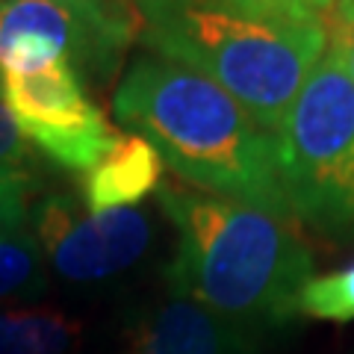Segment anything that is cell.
Returning <instances> with one entry per match:
<instances>
[{"instance_id":"5","label":"cell","mask_w":354,"mask_h":354,"mask_svg":"<svg viewBox=\"0 0 354 354\" xmlns=\"http://www.w3.org/2000/svg\"><path fill=\"white\" fill-rule=\"evenodd\" d=\"M136 41L124 0H0V74L71 65L83 86H106Z\"/></svg>"},{"instance_id":"11","label":"cell","mask_w":354,"mask_h":354,"mask_svg":"<svg viewBox=\"0 0 354 354\" xmlns=\"http://www.w3.org/2000/svg\"><path fill=\"white\" fill-rule=\"evenodd\" d=\"M48 290V263L27 225L0 227V301L36 298Z\"/></svg>"},{"instance_id":"9","label":"cell","mask_w":354,"mask_h":354,"mask_svg":"<svg viewBox=\"0 0 354 354\" xmlns=\"http://www.w3.org/2000/svg\"><path fill=\"white\" fill-rule=\"evenodd\" d=\"M162 171L165 162L148 139L118 133L115 145L80 177V201L88 213L136 207L160 189Z\"/></svg>"},{"instance_id":"1","label":"cell","mask_w":354,"mask_h":354,"mask_svg":"<svg viewBox=\"0 0 354 354\" xmlns=\"http://www.w3.org/2000/svg\"><path fill=\"white\" fill-rule=\"evenodd\" d=\"M157 201L177 245L165 269L174 295L192 298L254 334L283 330L301 316L313 254L286 218L162 180Z\"/></svg>"},{"instance_id":"8","label":"cell","mask_w":354,"mask_h":354,"mask_svg":"<svg viewBox=\"0 0 354 354\" xmlns=\"http://www.w3.org/2000/svg\"><path fill=\"white\" fill-rule=\"evenodd\" d=\"M263 337L183 295L142 307L124 328L121 354H260Z\"/></svg>"},{"instance_id":"4","label":"cell","mask_w":354,"mask_h":354,"mask_svg":"<svg viewBox=\"0 0 354 354\" xmlns=\"http://www.w3.org/2000/svg\"><path fill=\"white\" fill-rule=\"evenodd\" d=\"M274 162L292 221L354 242V83L334 44L274 130Z\"/></svg>"},{"instance_id":"13","label":"cell","mask_w":354,"mask_h":354,"mask_svg":"<svg viewBox=\"0 0 354 354\" xmlns=\"http://www.w3.org/2000/svg\"><path fill=\"white\" fill-rule=\"evenodd\" d=\"M32 189L36 180L30 171H0V227L27 225Z\"/></svg>"},{"instance_id":"2","label":"cell","mask_w":354,"mask_h":354,"mask_svg":"<svg viewBox=\"0 0 354 354\" xmlns=\"http://www.w3.org/2000/svg\"><path fill=\"white\" fill-rule=\"evenodd\" d=\"M113 113L127 133L157 148L180 183L292 221L274 133L204 77L151 53L139 57L115 88Z\"/></svg>"},{"instance_id":"12","label":"cell","mask_w":354,"mask_h":354,"mask_svg":"<svg viewBox=\"0 0 354 354\" xmlns=\"http://www.w3.org/2000/svg\"><path fill=\"white\" fill-rule=\"evenodd\" d=\"M301 316L325 322H351L354 319V263L330 274H313L301 292Z\"/></svg>"},{"instance_id":"7","label":"cell","mask_w":354,"mask_h":354,"mask_svg":"<svg viewBox=\"0 0 354 354\" xmlns=\"http://www.w3.org/2000/svg\"><path fill=\"white\" fill-rule=\"evenodd\" d=\"M27 221L44 263L77 283L127 272L151 248V221L139 207L88 213L74 195H48L30 209Z\"/></svg>"},{"instance_id":"16","label":"cell","mask_w":354,"mask_h":354,"mask_svg":"<svg viewBox=\"0 0 354 354\" xmlns=\"http://www.w3.org/2000/svg\"><path fill=\"white\" fill-rule=\"evenodd\" d=\"M225 3L260 9V12H278L292 18H330L334 0H225Z\"/></svg>"},{"instance_id":"15","label":"cell","mask_w":354,"mask_h":354,"mask_svg":"<svg viewBox=\"0 0 354 354\" xmlns=\"http://www.w3.org/2000/svg\"><path fill=\"white\" fill-rule=\"evenodd\" d=\"M328 24H330V44L337 48L339 59L354 83V0H334Z\"/></svg>"},{"instance_id":"10","label":"cell","mask_w":354,"mask_h":354,"mask_svg":"<svg viewBox=\"0 0 354 354\" xmlns=\"http://www.w3.org/2000/svg\"><path fill=\"white\" fill-rule=\"evenodd\" d=\"M83 328L53 307L0 310V354H74Z\"/></svg>"},{"instance_id":"3","label":"cell","mask_w":354,"mask_h":354,"mask_svg":"<svg viewBox=\"0 0 354 354\" xmlns=\"http://www.w3.org/2000/svg\"><path fill=\"white\" fill-rule=\"evenodd\" d=\"M136 39L227 92L274 133L330 44L328 18H292L225 0H127Z\"/></svg>"},{"instance_id":"14","label":"cell","mask_w":354,"mask_h":354,"mask_svg":"<svg viewBox=\"0 0 354 354\" xmlns=\"http://www.w3.org/2000/svg\"><path fill=\"white\" fill-rule=\"evenodd\" d=\"M32 162H36V151L0 101V171H30Z\"/></svg>"},{"instance_id":"6","label":"cell","mask_w":354,"mask_h":354,"mask_svg":"<svg viewBox=\"0 0 354 354\" xmlns=\"http://www.w3.org/2000/svg\"><path fill=\"white\" fill-rule=\"evenodd\" d=\"M0 101L30 145L62 169L86 174L118 139L83 80L59 59L32 71L0 74Z\"/></svg>"}]
</instances>
